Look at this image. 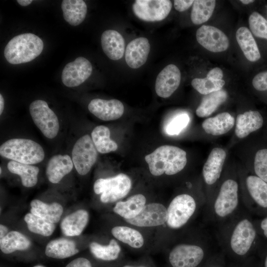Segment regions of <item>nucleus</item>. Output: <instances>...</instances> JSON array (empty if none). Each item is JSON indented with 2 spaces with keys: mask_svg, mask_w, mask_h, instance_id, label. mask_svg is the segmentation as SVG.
Wrapping results in <instances>:
<instances>
[{
  "mask_svg": "<svg viewBox=\"0 0 267 267\" xmlns=\"http://www.w3.org/2000/svg\"><path fill=\"white\" fill-rule=\"evenodd\" d=\"M145 160L152 175H174L185 167L187 163L186 153L178 147L164 145L146 155Z\"/></svg>",
  "mask_w": 267,
  "mask_h": 267,
  "instance_id": "f257e3e1",
  "label": "nucleus"
},
{
  "mask_svg": "<svg viewBox=\"0 0 267 267\" xmlns=\"http://www.w3.org/2000/svg\"><path fill=\"white\" fill-rule=\"evenodd\" d=\"M44 43L40 38L32 33L17 35L7 43L4 51L6 60L12 64L30 62L42 52Z\"/></svg>",
  "mask_w": 267,
  "mask_h": 267,
  "instance_id": "f03ea898",
  "label": "nucleus"
},
{
  "mask_svg": "<svg viewBox=\"0 0 267 267\" xmlns=\"http://www.w3.org/2000/svg\"><path fill=\"white\" fill-rule=\"evenodd\" d=\"M1 156L21 163L32 165L42 162L44 152L39 143L31 139L12 138L0 146Z\"/></svg>",
  "mask_w": 267,
  "mask_h": 267,
  "instance_id": "7ed1b4c3",
  "label": "nucleus"
},
{
  "mask_svg": "<svg viewBox=\"0 0 267 267\" xmlns=\"http://www.w3.org/2000/svg\"><path fill=\"white\" fill-rule=\"evenodd\" d=\"M132 187L130 178L123 173L115 177L99 178L93 185V190L97 194H100V201L103 203L115 202L125 197Z\"/></svg>",
  "mask_w": 267,
  "mask_h": 267,
  "instance_id": "20e7f679",
  "label": "nucleus"
},
{
  "mask_svg": "<svg viewBox=\"0 0 267 267\" xmlns=\"http://www.w3.org/2000/svg\"><path fill=\"white\" fill-rule=\"evenodd\" d=\"M196 209V203L192 196L187 194L177 195L167 208V225L172 229L181 227L188 222Z\"/></svg>",
  "mask_w": 267,
  "mask_h": 267,
  "instance_id": "39448f33",
  "label": "nucleus"
},
{
  "mask_svg": "<svg viewBox=\"0 0 267 267\" xmlns=\"http://www.w3.org/2000/svg\"><path fill=\"white\" fill-rule=\"evenodd\" d=\"M29 111L34 123L47 138H53L58 134L59 123L57 116L43 100H36L30 105Z\"/></svg>",
  "mask_w": 267,
  "mask_h": 267,
  "instance_id": "423d86ee",
  "label": "nucleus"
},
{
  "mask_svg": "<svg viewBox=\"0 0 267 267\" xmlns=\"http://www.w3.org/2000/svg\"><path fill=\"white\" fill-rule=\"evenodd\" d=\"M97 150L91 137L85 134L75 143L72 151V161L77 172L81 175L87 174L96 162Z\"/></svg>",
  "mask_w": 267,
  "mask_h": 267,
  "instance_id": "0eeeda50",
  "label": "nucleus"
},
{
  "mask_svg": "<svg viewBox=\"0 0 267 267\" xmlns=\"http://www.w3.org/2000/svg\"><path fill=\"white\" fill-rule=\"evenodd\" d=\"M172 3L169 0H136L133 11L139 19L147 22L161 21L169 14Z\"/></svg>",
  "mask_w": 267,
  "mask_h": 267,
  "instance_id": "6e6552de",
  "label": "nucleus"
},
{
  "mask_svg": "<svg viewBox=\"0 0 267 267\" xmlns=\"http://www.w3.org/2000/svg\"><path fill=\"white\" fill-rule=\"evenodd\" d=\"M238 183L233 179H228L222 183L214 205L217 216L225 218L233 212L238 204Z\"/></svg>",
  "mask_w": 267,
  "mask_h": 267,
  "instance_id": "1a4fd4ad",
  "label": "nucleus"
},
{
  "mask_svg": "<svg viewBox=\"0 0 267 267\" xmlns=\"http://www.w3.org/2000/svg\"><path fill=\"white\" fill-rule=\"evenodd\" d=\"M204 256L203 249L196 245L181 244L174 247L169 255L172 267H196Z\"/></svg>",
  "mask_w": 267,
  "mask_h": 267,
  "instance_id": "9d476101",
  "label": "nucleus"
},
{
  "mask_svg": "<svg viewBox=\"0 0 267 267\" xmlns=\"http://www.w3.org/2000/svg\"><path fill=\"white\" fill-rule=\"evenodd\" d=\"M256 231L252 222L247 219L240 221L232 233L230 245L238 255L246 254L251 247L256 237Z\"/></svg>",
  "mask_w": 267,
  "mask_h": 267,
  "instance_id": "9b49d317",
  "label": "nucleus"
},
{
  "mask_svg": "<svg viewBox=\"0 0 267 267\" xmlns=\"http://www.w3.org/2000/svg\"><path fill=\"white\" fill-rule=\"evenodd\" d=\"M168 219L167 209L162 204H146L135 218L125 220L128 223L138 227H154L163 225Z\"/></svg>",
  "mask_w": 267,
  "mask_h": 267,
  "instance_id": "f8f14e48",
  "label": "nucleus"
},
{
  "mask_svg": "<svg viewBox=\"0 0 267 267\" xmlns=\"http://www.w3.org/2000/svg\"><path fill=\"white\" fill-rule=\"evenodd\" d=\"M92 70L90 62L85 57H79L65 65L62 72L61 80L68 87H77L90 76Z\"/></svg>",
  "mask_w": 267,
  "mask_h": 267,
  "instance_id": "ddd939ff",
  "label": "nucleus"
},
{
  "mask_svg": "<svg viewBox=\"0 0 267 267\" xmlns=\"http://www.w3.org/2000/svg\"><path fill=\"white\" fill-rule=\"evenodd\" d=\"M196 37L200 45L211 52H222L229 46V40L226 35L214 26H202L197 30Z\"/></svg>",
  "mask_w": 267,
  "mask_h": 267,
  "instance_id": "4468645a",
  "label": "nucleus"
},
{
  "mask_svg": "<svg viewBox=\"0 0 267 267\" xmlns=\"http://www.w3.org/2000/svg\"><path fill=\"white\" fill-rule=\"evenodd\" d=\"M181 80L180 71L174 64L166 66L158 75L155 82L157 94L162 98L170 97L178 88Z\"/></svg>",
  "mask_w": 267,
  "mask_h": 267,
  "instance_id": "2eb2a0df",
  "label": "nucleus"
},
{
  "mask_svg": "<svg viewBox=\"0 0 267 267\" xmlns=\"http://www.w3.org/2000/svg\"><path fill=\"white\" fill-rule=\"evenodd\" d=\"M89 110L98 119L105 121L117 120L123 115L124 106L117 99L95 98L88 105Z\"/></svg>",
  "mask_w": 267,
  "mask_h": 267,
  "instance_id": "dca6fc26",
  "label": "nucleus"
},
{
  "mask_svg": "<svg viewBox=\"0 0 267 267\" xmlns=\"http://www.w3.org/2000/svg\"><path fill=\"white\" fill-rule=\"evenodd\" d=\"M150 45L148 39L144 37L136 38L129 43L125 51V60L133 69L142 66L148 58Z\"/></svg>",
  "mask_w": 267,
  "mask_h": 267,
  "instance_id": "f3484780",
  "label": "nucleus"
},
{
  "mask_svg": "<svg viewBox=\"0 0 267 267\" xmlns=\"http://www.w3.org/2000/svg\"><path fill=\"white\" fill-rule=\"evenodd\" d=\"M225 158L226 152L223 149L215 147L212 150L202 170L204 181L207 184H213L220 178Z\"/></svg>",
  "mask_w": 267,
  "mask_h": 267,
  "instance_id": "a211bd4d",
  "label": "nucleus"
},
{
  "mask_svg": "<svg viewBox=\"0 0 267 267\" xmlns=\"http://www.w3.org/2000/svg\"><path fill=\"white\" fill-rule=\"evenodd\" d=\"M101 44L104 53L110 59L117 60L123 56L125 48V40L117 31H105L101 37Z\"/></svg>",
  "mask_w": 267,
  "mask_h": 267,
  "instance_id": "6ab92c4d",
  "label": "nucleus"
},
{
  "mask_svg": "<svg viewBox=\"0 0 267 267\" xmlns=\"http://www.w3.org/2000/svg\"><path fill=\"white\" fill-rule=\"evenodd\" d=\"M73 162L68 155L58 154L52 156L47 165L46 175L53 183H58L73 169Z\"/></svg>",
  "mask_w": 267,
  "mask_h": 267,
  "instance_id": "aec40b11",
  "label": "nucleus"
},
{
  "mask_svg": "<svg viewBox=\"0 0 267 267\" xmlns=\"http://www.w3.org/2000/svg\"><path fill=\"white\" fill-rule=\"evenodd\" d=\"M262 115L257 111H248L238 115L235 134L239 138L247 136L250 133L260 129L263 125Z\"/></svg>",
  "mask_w": 267,
  "mask_h": 267,
  "instance_id": "412c9836",
  "label": "nucleus"
},
{
  "mask_svg": "<svg viewBox=\"0 0 267 267\" xmlns=\"http://www.w3.org/2000/svg\"><path fill=\"white\" fill-rule=\"evenodd\" d=\"M89 220L88 212L83 209L67 216L60 223L62 233L66 236H78L86 227Z\"/></svg>",
  "mask_w": 267,
  "mask_h": 267,
  "instance_id": "4be33fe9",
  "label": "nucleus"
},
{
  "mask_svg": "<svg viewBox=\"0 0 267 267\" xmlns=\"http://www.w3.org/2000/svg\"><path fill=\"white\" fill-rule=\"evenodd\" d=\"M234 124V117L228 112H223L206 119L202 123V126L206 133L217 136L229 132Z\"/></svg>",
  "mask_w": 267,
  "mask_h": 267,
  "instance_id": "5701e85b",
  "label": "nucleus"
},
{
  "mask_svg": "<svg viewBox=\"0 0 267 267\" xmlns=\"http://www.w3.org/2000/svg\"><path fill=\"white\" fill-rule=\"evenodd\" d=\"M146 199L141 194H134L125 201H118L113 210L121 217L131 219L137 216L146 205Z\"/></svg>",
  "mask_w": 267,
  "mask_h": 267,
  "instance_id": "b1692460",
  "label": "nucleus"
},
{
  "mask_svg": "<svg viewBox=\"0 0 267 267\" xmlns=\"http://www.w3.org/2000/svg\"><path fill=\"white\" fill-rule=\"evenodd\" d=\"M78 252L76 243L73 240L64 238L50 241L45 249V254L47 257L56 259L71 257Z\"/></svg>",
  "mask_w": 267,
  "mask_h": 267,
  "instance_id": "393cba45",
  "label": "nucleus"
},
{
  "mask_svg": "<svg viewBox=\"0 0 267 267\" xmlns=\"http://www.w3.org/2000/svg\"><path fill=\"white\" fill-rule=\"evenodd\" d=\"M30 207L32 214L52 223L59 222L63 211L62 205L58 203L47 204L38 199L33 200Z\"/></svg>",
  "mask_w": 267,
  "mask_h": 267,
  "instance_id": "a878e982",
  "label": "nucleus"
},
{
  "mask_svg": "<svg viewBox=\"0 0 267 267\" xmlns=\"http://www.w3.org/2000/svg\"><path fill=\"white\" fill-rule=\"evenodd\" d=\"M61 8L65 20L72 26L80 24L87 12L86 3L83 0H63Z\"/></svg>",
  "mask_w": 267,
  "mask_h": 267,
  "instance_id": "bb28decb",
  "label": "nucleus"
},
{
  "mask_svg": "<svg viewBox=\"0 0 267 267\" xmlns=\"http://www.w3.org/2000/svg\"><path fill=\"white\" fill-rule=\"evenodd\" d=\"M237 42L246 58L251 62L258 61L261 54L250 31L245 27L238 28L236 33Z\"/></svg>",
  "mask_w": 267,
  "mask_h": 267,
  "instance_id": "cd10ccee",
  "label": "nucleus"
},
{
  "mask_svg": "<svg viewBox=\"0 0 267 267\" xmlns=\"http://www.w3.org/2000/svg\"><path fill=\"white\" fill-rule=\"evenodd\" d=\"M7 167L9 172L20 177L23 186L31 187L37 184L39 172L38 167L13 160L8 163Z\"/></svg>",
  "mask_w": 267,
  "mask_h": 267,
  "instance_id": "c85d7f7f",
  "label": "nucleus"
},
{
  "mask_svg": "<svg viewBox=\"0 0 267 267\" xmlns=\"http://www.w3.org/2000/svg\"><path fill=\"white\" fill-rule=\"evenodd\" d=\"M227 98L226 91L222 89L205 95L196 110L197 116L202 118L210 116L225 101Z\"/></svg>",
  "mask_w": 267,
  "mask_h": 267,
  "instance_id": "c756f323",
  "label": "nucleus"
},
{
  "mask_svg": "<svg viewBox=\"0 0 267 267\" xmlns=\"http://www.w3.org/2000/svg\"><path fill=\"white\" fill-rule=\"evenodd\" d=\"M30 240L24 234L17 231H11L0 239V249L4 254H11L16 251L28 249Z\"/></svg>",
  "mask_w": 267,
  "mask_h": 267,
  "instance_id": "7c9ffc66",
  "label": "nucleus"
},
{
  "mask_svg": "<svg viewBox=\"0 0 267 267\" xmlns=\"http://www.w3.org/2000/svg\"><path fill=\"white\" fill-rule=\"evenodd\" d=\"M110 130L105 126H98L92 130L91 137L99 153H108L118 149V144L110 139Z\"/></svg>",
  "mask_w": 267,
  "mask_h": 267,
  "instance_id": "2f4dec72",
  "label": "nucleus"
},
{
  "mask_svg": "<svg viewBox=\"0 0 267 267\" xmlns=\"http://www.w3.org/2000/svg\"><path fill=\"white\" fill-rule=\"evenodd\" d=\"M113 236L119 241L134 249H139L144 244L142 235L138 230L126 226H116L111 229Z\"/></svg>",
  "mask_w": 267,
  "mask_h": 267,
  "instance_id": "473e14b6",
  "label": "nucleus"
},
{
  "mask_svg": "<svg viewBox=\"0 0 267 267\" xmlns=\"http://www.w3.org/2000/svg\"><path fill=\"white\" fill-rule=\"evenodd\" d=\"M89 250L96 259L104 261H113L117 260L121 252V248L115 239L110 240L107 245H102L97 242L90 243Z\"/></svg>",
  "mask_w": 267,
  "mask_h": 267,
  "instance_id": "72a5a7b5",
  "label": "nucleus"
},
{
  "mask_svg": "<svg viewBox=\"0 0 267 267\" xmlns=\"http://www.w3.org/2000/svg\"><path fill=\"white\" fill-rule=\"evenodd\" d=\"M246 182L253 200L262 207L267 208V183L255 176H249Z\"/></svg>",
  "mask_w": 267,
  "mask_h": 267,
  "instance_id": "f704fd0d",
  "label": "nucleus"
},
{
  "mask_svg": "<svg viewBox=\"0 0 267 267\" xmlns=\"http://www.w3.org/2000/svg\"><path fill=\"white\" fill-rule=\"evenodd\" d=\"M215 5L214 0H194L191 13L192 23L199 25L207 21L212 16Z\"/></svg>",
  "mask_w": 267,
  "mask_h": 267,
  "instance_id": "c9c22d12",
  "label": "nucleus"
},
{
  "mask_svg": "<svg viewBox=\"0 0 267 267\" xmlns=\"http://www.w3.org/2000/svg\"><path fill=\"white\" fill-rule=\"evenodd\" d=\"M24 220L30 231L44 236L51 235L55 229V223L47 222L31 213L25 216Z\"/></svg>",
  "mask_w": 267,
  "mask_h": 267,
  "instance_id": "e433bc0d",
  "label": "nucleus"
},
{
  "mask_svg": "<svg viewBox=\"0 0 267 267\" xmlns=\"http://www.w3.org/2000/svg\"><path fill=\"white\" fill-rule=\"evenodd\" d=\"M225 84L223 80H213L207 78H194L191 82V85L200 93L207 95L222 89Z\"/></svg>",
  "mask_w": 267,
  "mask_h": 267,
  "instance_id": "4c0bfd02",
  "label": "nucleus"
},
{
  "mask_svg": "<svg viewBox=\"0 0 267 267\" xmlns=\"http://www.w3.org/2000/svg\"><path fill=\"white\" fill-rule=\"evenodd\" d=\"M250 29L256 37L267 40V20L260 13L253 12L249 18Z\"/></svg>",
  "mask_w": 267,
  "mask_h": 267,
  "instance_id": "58836bf2",
  "label": "nucleus"
},
{
  "mask_svg": "<svg viewBox=\"0 0 267 267\" xmlns=\"http://www.w3.org/2000/svg\"><path fill=\"white\" fill-rule=\"evenodd\" d=\"M190 121L186 113H180L174 117L168 124L166 131L169 135L178 134L188 125Z\"/></svg>",
  "mask_w": 267,
  "mask_h": 267,
  "instance_id": "ea45409f",
  "label": "nucleus"
},
{
  "mask_svg": "<svg viewBox=\"0 0 267 267\" xmlns=\"http://www.w3.org/2000/svg\"><path fill=\"white\" fill-rule=\"evenodd\" d=\"M254 170L257 176L267 183V149H260L256 153Z\"/></svg>",
  "mask_w": 267,
  "mask_h": 267,
  "instance_id": "a19ab883",
  "label": "nucleus"
},
{
  "mask_svg": "<svg viewBox=\"0 0 267 267\" xmlns=\"http://www.w3.org/2000/svg\"><path fill=\"white\" fill-rule=\"evenodd\" d=\"M252 84L257 90H267V71L257 74L253 79Z\"/></svg>",
  "mask_w": 267,
  "mask_h": 267,
  "instance_id": "79ce46f5",
  "label": "nucleus"
},
{
  "mask_svg": "<svg viewBox=\"0 0 267 267\" xmlns=\"http://www.w3.org/2000/svg\"><path fill=\"white\" fill-rule=\"evenodd\" d=\"M65 267H92V265L89 259L79 257L72 260Z\"/></svg>",
  "mask_w": 267,
  "mask_h": 267,
  "instance_id": "37998d69",
  "label": "nucleus"
},
{
  "mask_svg": "<svg viewBox=\"0 0 267 267\" xmlns=\"http://www.w3.org/2000/svg\"><path fill=\"white\" fill-rule=\"evenodd\" d=\"M193 0H175L174 1L175 8L179 12L185 11L193 3Z\"/></svg>",
  "mask_w": 267,
  "mask_h": 267,
  "instance_id": "c03bdc74",
  "label": "nucleus"
},
{
  "mask_svg": "<svg viewBox=\"0 0 267 267\" xmlns=\"http://www.w3.org/2000/svg\"><path fill=\"white\" fill-rule=\"evenodd\" d=\"M222 71L219 67H216L211 70L207 74L206 77L208 79L213 80H222Z\"/></svg>",
  "mask_w": 267,
  "mask_h": 267,
  "instance_id": "a18cd8bd",
  "label": "nucleus"
},
{
  "mask_svg": "<svg viewBox=\"0 0 267 267\" xmlns=\"http://www.w3.org/2000/svg\"><path fill=\"white\" fill-rule=\"evenodd\" d=\"M8 229L6 226L3 224L0 225V239L4 237L8 233Z\"/></svg>",
  "mask_w": 267,
  "mask_h": 267,
  "instance_id": "49530a36",
  "label": "nucleus"
},
{
  "mask_svg": "<svg viewBox=\"0 0 267 267\" xmlns=\"http://www.w3.org/2000/svg\"><path fill=\"white\" fill-rule=\"evenodd\" d=\"M261 226L264 231V235L267 237V217L262 221Z\"/></svg>",
  "mask_w": 267,
  "mask_h": 267,
  "instance_id": "de8ad7c7",
  "label": "nucleus"
},
{
  "mask_svg": "<svg viewBox=\"0 0 267 267\" xmlns=\"http://www.w3.org/2000/svg\"><path fill=\"white\" fill-rule=\"evenodd\" d=\"M33 0H17V2L21 5L25 6L29 5Z\"/></svg>",
  "mask_w": 267,
  "mask_h": 267,
  "instance_id": "09e8293b",
  "label": "nucleus"
},
{
  "mask_svg": "<svg viewBox=\"0 0 267 267\" xmlns=\"http://www.w3.org/2000/svg\"><path fill=\"white\" fill-rule=\"evenodd\" d=\"M4 106V100L1 94H0V115H1Z\"/></svg>",
  "mask_w": 267,
  "mask_h": 267,
  "instance_id": "8fccbe9b",
  "label": "nucleus"
},
{
  "mask_svg": "<svg viewBox=\"0 0 267 267\" xmlns=\"http://www.w3.org/2000/svg\"><path fill=\"white\" fill-rule=\"evenodd\" d=\"M122 267H148L147 266L142 265V264H139V265H131V264H127L125 265Z\"/></svg>",
  "mask_w": 267,
  "mask_h": 267,
  "instance_id": "3c124183",
  "label": "nucleus"
},
{
  "mask_svg": "<svg viewBox=\"0 0 267 267\" xmlns=\"http://www.w3.org/2000/svg\"><path fill=\"white\" fill-rule=\"evenodd\" d=\"M240 1L245 4H248L249 3H252L254 1L253 0H241Z\"/></svg>",
  "mask_w": 267,
  "mask_h": 267,
  "instance_id": "603ef678",
  "label": "nucleus"
},
{
  "mask_svg": "<svg viewBox=\"0 0 267 267\" xmlns=\"http://www.w3.org/2000/svg\"><path fill=\"white\" fill-rule=\"evenodd\" d=\"M265 267H267V256L266 257L265 263Z\"/></svg>",
  "mask_w": 267,
  "mask_h": 267,
  "instance_id": "864d4df0",
  "label": "nucleus"
},
{
  "mask_svg": "<svg viewBox=\"0 0 267 267\" xmlns=\"http://www.w3.org/2000/svg\"><path fill=\"white\" fill-rule=\"evenodd\" d=\"M33 267H45L41 266V265H36V266H34Z\"/></svg>",
  "mask_w": 267,
  "mask_h": 267,
  "instance_id": "5fc2aeb1",
  "label": "nucleus"
},
{
  "mask_svg": "<svg viewBox=\"0 0 267 267\" xmlns=\"http://www.w3.org/2000/svg\"><path fill=\"white\" fill-rule=\"evenodd\" d=\"M1 172H2L1 168H0V174H1Z\"/></svg>",
  "mask_w": 267,
  "mask_h": 267,
  "instance_id": "6e6d98bb",
  "label": "nucleus"
}]
</instances>
